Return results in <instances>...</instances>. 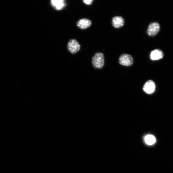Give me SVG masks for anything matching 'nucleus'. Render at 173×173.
Listing matches in <instances>:
<instances>
[{
    "label": "nucleus",
    "instance_id": "obj_1",
    "mask_svg": "<svg viewBox=\"0 0 173 173\" xmlns=\"http://www.w3.org/2000/svg\"><path fill=\"white\" fill-rule=\"evenodd\" d=\"M92 63L95 68L98 69L102 68L105 63L104 54L101 52L96 53L92 58Z\"/></svg>",
    "mask_w": 173,
    "mask_h": 173
},
{
    "label": "nucleus",
    "instance_id": "obj_2",
    "mask_svg": "<svg viewBox=\"0 0 173 173\" xmlns=\"http://www.w3.org/2000/svg\"><path fill=\"white\" fill-rule=\"evenodd\" d=\"M67 49L72 54H75L80 51L81 45L77 40L75 39L70 40L67 43Z\"/></svg>",
    "mask_w": 173,
    "mask_h": 173
},
{
    "label": "nucleus",
    "instance_id": "obj_3",
    "mask_svg": "<svg viewBox=\"0 0 173 173\" xmlns=\"http://www.w3.org/2000/svg\"><path fill=\"white\" fill-rule=\"evenodd\" d=\"M134 62L133 58L131 55L124 54L120 56L119 59V63L121 65L126 66H131Z\"/></svg>",
    "mask_w": 173,
    "mask_h": 173
},
{
    "label": "nucleus",
    "instance_id": "obj_4",
    "mask_svg": "<svg viewBox=\"0 0 173 173\" xmlns=\"http://www.w3.org/2000/svg\"><path fill=\"white\" fill-rule=\"evenodd\" d=\"M160 30V26L158 23L153 22L149 25L147 30V34L150 37L156 36Z\"/></svg>",
    "mask_w": 173,
    "mask_h": 173
},
{
    "label": "nucleus",
    "instance_id": "obj_5",
    "mask_svg": "<svg viewBox=\"0 0 173 173\" xmlns=\"http://www.w3.org/2000/svg\"><path fill=\"white\" fill-rule=\"evenodd\" d=\"M92 24L90 20L87 18L79 20L76 23L77 26L82 30H84L90 27Z\"/></svg>",
    "mask_w": 173,
    "mask_h": 173
},
{
    "label": "nucleus",
    "instance_id": "obj_6",
    "mask_svg": "<svg viewBox=\"0 0 173 173\" xmlns=\"http://www.w3.org/2000/svg\"><path fill=\"white\" fill-rule=\"evenodd\" d=\"M156 86L154 82L152 81L149 80L144 85L143 90L148 94H151L155 91Z\"/></svg>",
    "mask_w": 173,
    "mask_h": 173
},
{
    "label": "nucleus",
    "instance_id": "obj_7",
    "mask_svg": "<svg viewBox=\"0 0 173 173\" xmlns=\"http://www.w3.org/2000/svg\"><path fill=\"white\" fill-rule=\"evenodd\" d=\"M125 24L124 18L120 16H115L112 18V24L115 28H120L123 26Z\"/></svg>",
    "mask_w": 173,
    "mask_h": 173
},
{
    "label": "nucleus",
    "instance_id": "obj_8",
    "mask_svg": "<svg viewBox=\"0 0 173 173\" xmlns=\"http://www.w3.org/2000/svg\"><path fill=\"white\" fill-rule=\"evenodd\" d=\"M50 3L56 10H60L63 9L66 6L65 2L64 0H52Z\"/></svg>",
    "mask_w": 173,
    "mask_h": 173
},
{
    "label": "nucleus",
    "instance_id": "obj_9",
    "mask_svg": "<svg viewBox=\"0 0 173 173\" xmlns=\"http://www.w3.org/2000/svg\"><path fill=\"white\" fill-rule=\"evenodd\" d=\"M163 56V54L161 50L158 49H155L151 52L150 54V58L151 60L153 61L157 60L162 58Z\"/></svg>",
    "mask_w": 173,
    "mask_h": 173
},
{
    "label": "nucleus",
    "instance_id": "obj_10",
    "mask_svg": "<svg viewBox=\"0 0 173 173\" xmlns=\"http://www.w3.org/2000/svg\"><path fill=\"white\" fill-rule=\"evenodd\" d=\"M145 141L146 143L149 145H153L156 141V139L154 136L152 135H148L145 137Z\"/></svg>",
    "mask_w": 173,
    "mask_h": 173
},
{
    "label": "nucleus",
    "instance_id": "obj_11",
    "mask_svg": "<svg viewBox=\"0 0 173 173\" xmlns=\"http://www.w3.org/2000/svg\"><path fill=\"white\" fill-rule=\"evenodd\" d=\"M93 0H83V3L87 5H90L93 3Z\"/></svg>",
    "mask_w": 173,
    "mask_h": 173
}]
</instances>
